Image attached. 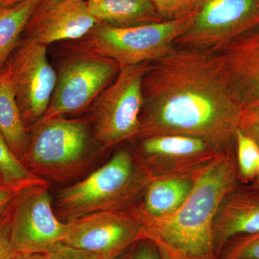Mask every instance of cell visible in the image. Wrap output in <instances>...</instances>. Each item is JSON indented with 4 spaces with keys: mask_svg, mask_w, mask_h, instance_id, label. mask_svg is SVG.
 Masks as SVG:
<instances>
[{
    "mask_svg": "<svg viewBox=\"0 0 259 259\" xmlns=\"http://www.w3.org/2000/svg\"><path fill=\"white\" fill-rule=\"evenodd\" d=\"M64 244L88 251L97 259H115L141 239L142 218L131 208L87 214L68 222Z\"/></svg>",
    "mask_w": 259,
    "mask_h": 259,
    "instance_id": "12",
    "label": "cell"
},
{
    "mask_svg": "<svg viewBox=\"0 0 259 259\" xmlns=\"http://www.w3.org/2000/svg\"><path fill=\"white\" fill-rule=\"evenodd\" d=\"M158 249H159V248H158ZM159 251L161 259H175L170 256L169 255L167 254L166 252L163 251V250L159 249Z\"/></svg>",
    "mask_w": 259,
    "mask_h": 259,
    "instance_id": "32",
    "label": "cell"
},
{
    "mask_svg": "<svg viewBox=\"0 0 259 259\" xmlns=\"http://www.w3.org/2000/svg\"><path fill=\"white\" fill-rule=\"evenodd\" d=\"M259 26V0H197L176 47L218 51Z\"/></svg>",
    "mask_w": 259,
    "mask_h": 259,
    "instance_id": "7",
    "label": "cell"
},
{
    "mask_svg": "<svg viewBox=\"0 0 259 259\" xmlns=\"http://www.w3.org/2000/svg\"><path fill=\"white\" fill-rule=\"evenodd\" d=\"M10 214L11 210L0 219V259H11L18 253L10 237Z\"/></svg>",
    "mask_w": 259,
    "mask_h": 259,
    "instance_id": "25",
    "label": "cell"
},
{
    "mask_svg": "<svg viewBox=\"0 0 259 259\" xmlns=\"http://www.w3.org/2000/svg\"><path fill=\"white\" fill-rule=\"evenodd\" d=\"M137 139L192 136L220 151L231 149L243 112L228 85L217 53L176 47L148 63Z\"/></svg>",
    "mask_w": 259,
    "mask_h": 259,
    "instance_id": "1",
    "label": "cell"
},
{
    "mask_svg": "<svg viewBox=\"0 0 259 259\" xmlns=\"http://www.w3.org/2000/svg\"><path fill=\"white\" fill-rule=\"evenodd\" d=\"M29 134L28 149L20 161L39 178L68 183L81 176L93 163L90 130L85 120L53 117L39 121Z\"/></svg>",
    "mask_w": 259,
    "mask_h": 259,
    "instance_id": "4",
    "label": "cell"
},
{
    "mask_svg": "<svg viewBox=\"0 0 259 259\" xmlns=\"http://www.w3.org/2000/svg\"><path fill=\"white\" fill-rule=\"evenodd\" d=\"M98 23L128 27L163 21L151 0H86Z\"/></svg>",
    "mask_w": 259,
    "mask_h": 259,
    "instance_id": "17",
    "label": "cell"
},
{
    "mask_svg": "<svg viewBox=\"0 0 259 259\" xmlns=\"http://www.w3.org/2000/svg\"><path fill=\"white\" fill-rule=\"evenodd\" d=\"M239 127L254 140L259 146V121L243 115Z\"/></svg>",
    "mask_w": 259,
    "mask_h": 259,
    "instance_id": "28",
    "label": "cell"
},
{
    "mask_svg": "<svg viewBox=\"0 0 259 259\" xmlns=\"http://www.w3.org/2000/svg\"><path fill=\"white\" fill-rule=\"evenodd\" d=\"M42 0H25L0 6V72L23 37L24 30Z\"/></svg>",
    "mask_w": 259,
    "mask_h": 259,
    "instance_id": "19",
    "label": "cell"
},
{
    "mask_svg": "<svg viewBox=\"0 0 259 259\" xmlns=\"http://www.w3.org/2000/svg\"><path fill=\"white\" fill-rule=\"evenodd\" d=\"M115 61L80 48L61 64L49 108L40 121L84 110L117 76Z\"/></svg>",
    "mask_w": 259,
    "mask_h": 259,
    "instance_id": "9",
    "label": "cell"
},
{
    "mask_svg": "<svg viewBox=\"0 0 259 259\" xmlns=\"http://www.w3.org/2000/svg\"><path fill=\"white\" fill-rule=\"evenodd\" d=\"M256 177H258V181H257V183L259 185V164L258 166V170H257V175Z\"/></svg>",
    "mask_w": 259,
    "mask_h": 259,
    "instance_id": "33",
    "label": "cell"
},
{
    "mask_svg": "<svg viewBox=\"0 0 259 259\" xmlns=\"http://www.w3.org/2000/svg\"><path fill=\"white\" fill-rule=\"evenodd\" d=\"M236 143L239 178L248 182L257 175L259 164V146L254 140L240 127L237 130Z\"/></svg>",
    "mask_w": 259,
    "mask_h": 259,
    "instance_id": "21",
    "label": "cell"
},
{
    "mask_svg": "<svg viewBox=\"0 0 259 259\" xmlns=\"http://www.w3.org/2000/svg\"><path fill=\"white\" fill-rule=\"evenodd\" d=\"M216 53L232 94L243 112L259 111V26Z\"/></svg>",
    "mask_w": 259,
    "mask_h": 259,
    "instance_id": "14",
    "label": "cell"
},
{
    "mask_svg": "<svg viewBox=\"0 0 259 259\" xmlns=\"http://www.w3.org/2000/svg\"><path fill=\"white\" fill-rule=\"evenodd\" d=\"M243 115L253 119V120L259 121V111L243 112Z\"/></svg>",
    "mask_w": 259,
    "mask_h": 259,
    "instance_id": "31",
    "label": "cell"
},
{
    "mask_svg": "<svg viewBox=\"0 0 259 259\" xmlns=\"http://www.w3.org/2000/svg\"><path fill=\"white\" fill-rule=\"evenodd\" d=\"M5 69L23 125L29 131L47 112L57 81V73L48 59L47 46L22 37Z\"/></svg>",
    "mask_w": 259,
    "mask_h": 259,
    "instance_id": "10",
    "label": "cell"
},
{
    "mask_svg": "<svg viewBox=\"0 0 259 259\" xmlns=\"http://www.w3.org/2000/svg\"><path fill=\"white\" fill-rule=\"evenodd\" d=\"M218 259H259V232L228 240Z\"/></svg>",
    "mask_w": 259,
    "mask_h": 259,
    "instance_id": "22",
    "label": "cell"
},
{
    "mask_svg": "<svg viewBox=\"0 0 259 259\" xmlns=\"http://www.w3.org/2000/svg\"><path fill=\"white\" fill-rule=\"evenodd\" d=\"M139 140L133 153L150 180L198 175L223 152L192 136L162 135Z\"/></svg>",
    "mask_w": 259,
    "mask_h": 259,
    "instance_id": "11",
    "label": "cell"
},
{
    "mask_svg": "<svg viewBox=\"0 0 259 259\" xmlns=\"http://www.w3.org/2000/svg\"><path fill=\"white\" fill-rule=\"evenodd\" d=\"M232 150L223 151L200 174L183 205L171 217L143 223L141 238L154 242L175 259H218L212 226L220 203L238 185Z\"/></svg>",
    "mask_w": 259,
    "mask_h": 259,
    "instance_id": "2",
    "label": "cell"
},
{
    "mask_svg": "<svg viewBox=\"0 0 259 259\" xmlns=\"http://www.w3.org/2000/svg\"><path fill=\"white\" fill-rule=\"evenodd\" d=\"M0 132L15 156L21 160L28 149L30 134L23 125L9 74L0 72Z\"/></svg>",
    "mask_w": 259,
    "mask_h": 259,
    "instance_id": "18",
    "label": "cell"
},
{
    "mask_svg": "<svg viewBox=\"0 0 259 259\" xmlns=\"http://www.w3.org/2000/svg\"><path fill=\"white\" fill-rule=\"evenodd\" d=\"M24 187H15L5 184L0 185V219L10 212L15 197Z\"/></svg>",
    "mask_w": 259,
    "mask_h": 259,
    "instance_id": "27",
    "label": "cell"
},
{
    "mask_svg": "<svg viewBox=\"0 0 259 259\" xmlns=\"http://www.w3.org/2000/svg\"><path fill=\"white\" fill-rule=\"evenodd\" d=\"M200 174L150 181L137 204L142 222H156L173 215L190 195Z\"/></svg>",
    "mask_w": 259,
    "mask_h": 259,
    "instance_id": "16",
    "label": "cell"
},
{
    "mask_svg": "<svg viewBox=\"0 0 259 259\" xmlns=\"http://www.w3.org/2000/svg\"><path fill=\"white\" fill-rule=\"evenodd\" d=\"M44 1H54V0H44Z\"/></svg>",
    "mask_w": 259,
    "mask_h": 259,
    "instance_id": "35",
    "label": "cell"
},
{
    "mask_svg": "<svg viewBox=\"0 0 259 259\" xmlns=\"http://www.w3.org/2000/svg\"><path fill=\"white\" fill-rule=\"evenodd\" d=\"M115 259H161L159 249L154 242L141 238L133 243Z\"/></svg>",
    "mask_w": 259,
    "mask_h": 259,
    "instance_id": "24",
    "label": "cell"
},
{
    "mask_svg": "<svg viewBox=\"0 0 259 259\" xmlns=\"http://www.w3.org/2000/svg\"><path fill=\"white\" fill-rule=\"evenodd\" d=\"M97 23L86 0H42L29 20L23 37L47 47L53 42L82 39Z\"/></svg>",
    "mask_w": 259,
    "mask_h": 259,
    "instance_id": "13",
    "label": "cell"
},
{
    "mask_svg": "<svg viewBox=\"0 0 259 259\" xmlns=\"http://www.w3.org/2000/svg\"><path fill=\"white\" fill-rule=\"evenodd\" d=\"M0 174L5 185L27 187L37 184L49 183L39 178L23 166L22 162L10 149L0 132Z\"/></svg>",
    "mask_w": 259,
    "mask_h": 259,
    "instance_id": "20",
    "label": "cell"
},
{
    "mask_svg": "<svg viewBox=\"0 0 259 259\" xmlns=\"http://www.w3.org/2000/svg\"><path fill=\"white\" fill-rule=\"evenodd\" d=\"M148 64L120 66L115 79L94 102L93 137L102 147H114L137 138Z\"/></svg>",
    "mask_w": 259,
    "mask_h": 259,
    "instance_id": "6",
    "label": "cell"
},
{
    "mask_svg": "<svg viewBox=\"0 0 259 259\" xmlns=\"http://www.w3.org/2000/svg\"><path fill=\"white\" fill-rule=\"evenodd\" d=\"M163 21L178 20L192 14L197 0H151Z\"/></svg>",
    "mask_w": 259,
    "mask_h": 259,
    "instance_id": "23",
    "label": "cell"
},
{
    "mask_svg": "<svg viewBox=\"0 0 259 259\" xmlns=\"http://www.w3.org/2000/svg\"><path fill=\"white\" fill-rule=\"evenodd\" d=\"M49 183L24 187L15 197L10 214V237L18 253H47L64 243L69 223L56 216Z\"/></svg>",
    "mask_w": 259,
    "mask_h": 259,
    "instance_id": "8",
    "label": "cell"
},
{
    "mask_svg": "<svg viewBox=\"0 0 259 259\" xmlns=\"http://www.w3.org/2000/svg\"><path fill=\"white\" fill-rule=\"evenodd\" d=\"M190 17L128 27L98 23L83 37L80 48L120 66L153 62L175 48Z\"/></svg>",
    "mask_w": 259,
    "mask_h": 259,
    "instance_id": "5",
    "label": "cell"
},
{
    "mask_svg": "<svg viewBox=\"0 0 259 259\" xmlns=\"http://www.w3.org/2000/svg\"><path fill=\"white\" fill-rule=\"evenodd\" d=\"M47 259H97L92 253L85 250L61 243L47 253Z\"/></svg>",
    "mask_w": 259,
    "mask_h": 259,
    "instance_id": "26",
    "label": "cell"
},
{
    "mask_svg": "<svg viewBox=\"0 0 259 259\" xmlns=\"http://www.w3.org/2000/svg\"><path fill=\"white\" fill-rule=\"evenodd\" d=\"M259 232V185L238 186L223 197L212 226L216 255L228 240Z\"/></svg>",
    "mask_w": 259,
    "mask_h": 259,
    "instance_id": "15",
    "label": "cell"
},
{
    "mask_svg": "<svg viewBox=\"0 0 259 259\" xmlns=\"http://www.w3.org/2000/svg\"><path fill=\"white\" fill-rule=\"evenodd\" d=\"M150 181L134 153L120 150L86 178L58 192L54 212L68 223L93 213L131 208Z\"/></svg>",
    "mask_w": 259,
    "mask_h": 259,
    "instance_id": "3",
    "label": "cell"
},
{
    "mask_svg": "<svg viewBox=\"0 0 259 259\" xmlns=\"http://www.w3.org/2000/svg\"><path fill=\"white\" fill-rule=\"evenodd\" d=\"M25 0H0V6H8V5H13L18 4Z\"/></svg>",
    "mask_w": 259,
    "mask_h": 259,
    "instance_id": "30",
    "label": "cell"
},
{
    "mask_svg": "<svg viewBox=\"0 0 259 259\" xmlns=\"http://www.w3.org/2000/svg\"><path fill=\"white\" fill-rule=\"evenodd\" d=\"M4 184V182H3V177H2L1 174H0V185H3Z\"/></svg>",
    "mask_w": 259,
    "mask_h": 259,
    "instance_id": "34",
    "label": "cell"
},
{
    "mask_svg": "<svg viewBox=\"0 0 259 259\" xmlns=\"http://www.w3.org/2000/svg\"><path fill=\"white\" fill-rule=\"evenodd\" d=\"M11 259H47V256L44 253H17Z\"/></svg>",
    "mask_w": 259,
    "mask_h": 259,
    "instance_id": "29",
    "label": "cell"
}]
</instances>
